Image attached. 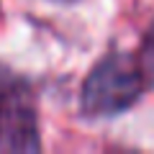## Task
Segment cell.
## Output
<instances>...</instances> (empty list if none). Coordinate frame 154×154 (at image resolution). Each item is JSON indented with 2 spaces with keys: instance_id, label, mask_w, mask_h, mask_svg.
Listing matches in <instances>:
<instances>
[{
  "instance_id": "3957f363",
  "label": "cell",
  "mask_w": 154,
  "mask_h": 154,
  "mask_svg": "<svg viewBox=\"0 0 154 154\" xmlns=\"http://www.w3.org/2000/svg\"><path fill=\"white\" fill-rule=\"evenodd\" d=\"M136 59H139L141 72H144V80H146V82L154 88V21H152V26L146 28V33H144L141 51H139Z\"/></svg>"
},
{
  "instance_id": "6da1fadb",
  "label": "cell",
  "mask_w": 154,
  "mask_h": 154,
  "mask_svg": "<svg viewBox=\"0 0 154 154\" xmlns=\"http://www.w3.org/2000/svg\"><path fill=\"white\" fill-rule=\"evenodd\" d=\"M144 72L139 67V59L123 51H110L90 69V75L82 82V105L85 116L105 118L128 110L144 93Z\"/></svg>"
},
{
  "instance_id": "7a4b0ae2",
  "label": "cell",
  "mask_w": 154,
  "mask_h": 154,
  "mask_svg": "<svg viewBox=\"0 0 154 154\" xmlns=\"http://www.w3.org/2000/svg\"><path fill=\"white\" fill-rule=\"evenodd\" d=\"M36 95L26 77L0 64V152H38Z\"/></svg>"
},
{
  "instance_id": "277c9868",
  "label": "cell",
  "mask_w": 154,
  "mask_h": 154,
  "mask_svg": "<svg viewBox=\"0 0 154 154\" xmlns=\"http://www.w3.org/2000/svg\"><path fill=\"white\" fill-rule=\"evenodd\" d=\"M57 3H75V0H57Z\"/></svg>"
}]
</instances>
